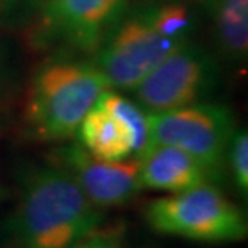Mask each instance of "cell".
Listing matches in <instances>:
<instances>
[{
	"label": "cell",
	"instance_id": "1",
	"mask_svg": "<svg viewBox=\"0 0 248 248\" xmlns=\"http://www.w3.org/2000/svg\"><path fill=\"white\" fill-rule=\"evenodd\" d=\"M98 208L66 170L39 166L24 179L13 231L23 248H71L95 231Z\"/></svg>",
	"mask_w": 248,
	"mask_h": 248
},
{
	"label": "cell",
	"instance_id": "2",
	"mask_svg": "<svg viewBox=\"0 0 248 248\" xmlns=\"http://www.w3.org/2000/svg\"><path fill=\"white\" fill-rule=\"evenodd\" d=\"M97 66L53 63L34 76L28 93L26 121L36 136L60 140L78 131L84 116L110 91Z\"/></svg>",
	"mask_w": 248,
	"mask_h": 248
},
{
	"label": "cell",
	"instance_id": "3",
	"mask_svg": "<svg viewBox=\"0 0 248 248\" xmlns=\"http://www.w3.org/2000/svg\"><path fill=\"white\" fill-rule=\"evenodd\" d=\"M145 216L156 232L192 240L235 242L247 235L242 211L208 182L153 200Z\"/></svg>",
	"mask_w": 248,
	"mask_h": 248
},
{
	"label": "cell",
	"instance_id": "4",
	"mask_svg": "<svg viewBox=\"0 0 248 248\" xmlns=\"http://www.w3.org/2000/svg\"><path fill=\"white\" fill-rule=\"evenodd\" d=\"M147 121L148 147L181 148L211 171L221 165L232 136L231 113L217 105H187L147 113Z\"/></svg>",
	"mask_w": 248,
	"mask_h": 248
},
{
	"label": "cell",
	"instance_id": "5",
	"mask_svg": "<svg viewBox=\"0 0 248 248\" xmlns=\"http://www.w3.org/2000/svg\"><path fill=\"white\" fill-rule=\"evenodd\" d=\"M184 41L156 32L145 15L121 24L98 55V69L110 87L132 91L161 62L174 53Z\"/></svg>",
	"mask_w": 248,
	"mask_h": 248
},
{
	"label": "cell",
	"instance_id": "6",
	"mask_svg": "<svg viewBox=\"0 0 248 248\" xmlns=\"http://www.w3.org/2000/svg\"><path fill=\"white\" fill-rule=\"evenodd\" d=\"M215 76L211 58L186 42L134 87L136 98L148 113L193 105Z\"/></svg>",
	"mask_w": 248,
	"mask_h": 248
},
{
	"label": "cell",
	"instance_id": "7",
	"mask_svg": "<svg viewBox=\"0 0 248 248\" xmlns=\"http://www.w3.org/2000/svg\"><path fill=\"white\" fill-rule=\"evenodd\" d=\"M57 165L66 170L97 208L121 206L142 187L140 158L105 161L81 145H69L57 153Z\"/></svg>",
	"mask_w": 248,
	"mask_h": 248
},
{
	"label": "cell",
	"instance_id": "8",
	"mask_svg": "<svg viewBox=\"0 0 248 248\" xmlns=\"http://www.w3.org/2000/svg\"><path fill=\"white\" fill-rule=\"evenodd\" d=\"M126 0H47L44 23L73 46L93 48L121 16Z\"/></svg>",
	"mask_w": 248,
	"mask_h": 248
},
{
	"label": "cell",
	"instance_id": "9",
	"mask_svg": "<svg viewBox=\"0 0 248 248\" xmlns=\"http://www.w3.org/2000/svg\"><path fill=\"white\" fill-rule=\"evenodd\" d=\"M139 158L142 187L155 190H187L206 184L213 172L187 152L170 145H150Z\"/></svg>",
	"mask_w": 248,
	"mask_h": 248
},
{
	"label": "cell",
	"instance_id": "10",
	"mask_svg": "<svg viewBox=\"0 0 248 248\" xmlns=\"http://www.w3.org/2000/svg\"><path fill=\"white\" fill-rule=\"evenodd\" d=\"M78 131L82 147L92 156L105 161H121L132 155V140L127 129L97 103L84 116Z\"/></svg>",
	"mask_w": 248,
	"mask_h": 248
},
{
	"label": "cell",
	"instance_id": "11",
	"mask_svg": "<svg viewBox=\"0 0 248 248\" xmlns=\"http://www.w3.org/2000/svg\"><path fill=\"white\" fill-rule=\"evenodd\" d=\"M215 23L221 47L242 60L248 50V0H216Z\"/></svg>",
	"mask_w": 248,
	"mask_h": 248
},
{
	"label": "cell",
	"instance_id": "12",
	"mask_svg": "<svg viewBox=\"0 0 248 248\" xmlns=\"http://www.w3.org/2000/svg\"><path fill=\"white\" fill-rule=\"evenodd\" d=\"M97 105L105 108L113 116L118 118L127 129L132 140V153L140 156L148 147V121L147 113L134 102L127 100L115 92L107 91L97 100Z\"/></svg>",
	"mask_w": 248,
	"mask_h": 248
},
{
	"label": "cell",
	"instance_id": "13",
	"mask_svg": "<svg viewBox=\"0 0 248 248\" xmlns=\"http://www.w3.org/2000/svg\"><path fill=\"white\" fill-rule=\"evenodd\" d=\"M145 16L161 36L187 42L186 37L190 31V15L186 7L165 5L158 10H152L150 13H145Z\"/></svg>",
	"mask_w": 248,
	"mask_h": 248
},
{
	"label": "cell",
	"instance_id": "14",
	"mask_svg": "<svg viewBox=\"0 0 248 248\" xmlns=\"http://www.w3.org/2000/svg\"><path fill=\"white\" fill-rule=\"evenodd\" d=\"M231 163L234 170L237 187L242 193H247L248 188V136L247 131L237 132L232 139Z\"/></svg>",
	"mask_w": 248,
	"mask_h": 248
},
{
	"label": "cell",
	"instance_id": "15",
	"mask_svg": "<svg viewBox=\"0 0 248 248\" xmlns=\"http://www.w3.org/2000/svg\"><path fill=\"white\" fill-rule=\"evenodd\" d=\"M71 248H124L116 232H95L92 231L84 239L76 242Z\"/></svg>",
	"mask_w": 248,
	"mask_h": 248
}]
</instances>
